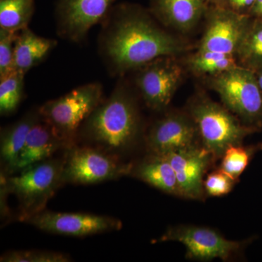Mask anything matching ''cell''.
Here are the masks:
<instances>
[{"mask_svg":"<svg viewBox=\"0 0 262 262\" xmlns=\"http://www.w3.org/2000/svg\"><path fill=\"white\" fill-rule=\"evenodd\" d=\"M149 8L115 5L101 22L98 53L108 73L123 77L163 56H178L188 45L158 24Z\"/></svg>","mask_w":262,"mask_h":262,"instance_id":"obj_1","label":"cell"},{"mask_svg":"<svg viewBox=\"0 0 262 262\" xmlns=\"http://www.w3.org/2000/svg\"><path fill=\"white\" fill-rule=\"evenodd\" d=\"M120 77L113 92L81 125L77 134L85 145L120 158L133 147L140 135L141 120L136 98Z\"/></svg>","mask_w":262,"mask_h":262,"instance_id":"obj_2","label":"cell"},{"mask_svg":"<svg viewBox=\"0 0 262 262\" xmlns=\"http://www.w3.org/2000/svg\"><path fill=\"white\" fill-rule=\"evenodd\" d=\"M62 158H52L8 177L1 175L2 189L18 202V220L24 222L46 210L48 201L63 185Z\"/></svg>","mask_w":262,"mask_h":262,"instance_id":"obj_3","label":"cell"},{"mask_svg":"<svg viewBox=\"0 0 262 262\" xmlns=\"http://www.w3.org/2000/svg\"><path fill=\"white\" fill-rule=\"evenodd\" d=\"M188 113L196 124L203 147L215 159L222 158L229 146L242 144L246 136L258 130L245 125L222 103L215 102L204 93L194 96Z\"/></svg>","mask_w":262,"mask_h":262,"instance_id":"obj_4","label":"cell"},{"mask_svg":"<svg viewBox=\"0 0 262 262\" xmlns=\"http://www.w3.org/2000/svg\"><path fill=\"white\" fill-rule=\"evenodd\" d=\"M103 100L100 82H90L39 106L43 121L62 139L77 144L81 125Z\"/></svg>","mask_w":262,"mask_h":262,"instance_id":"obj_5","label":"cell"},{"mask_svg":"<svg viewBox=\"0 0 262 262\" xmlns=\"http://www.w3.org/2000/svg\"><path fill=\"white\" fill-rule=\"evenodd\" d=\"M208 81L226 108L245 125L259 130L262 126V91L255 72L238 66Z\"/></svg>","mask_w":262,"mask_h":262,"instance_id":"obj_6","label":"cell"},{"mask_svg":"<svg viewBox=\"0 0 262 262\" xmlns=\"http://www.w3.org/2000/svg\"><path fill=\"white\" fill-rule=\"evenodd\" d=\"M132 165L94 146L75 144L65 150L62 182L89 185L115 180L129 176Z\"/></svg>","mask_w":262,"mask_h":262,"instance_id":"obj_7","label":"cell"},{"mask_svg":"<svg viewBox=\"0 0 262 262\" xmlns=\"http://www.w3.org/2000/svg\"><path fill=\"white\" fill-rule=\"evenodd\" d=\"M177 57H160L135 70L136 89L154 111L166 110L184 80V67Z\"/></svg>","mask_w":262,"mask_h":262,"instance_id":"obj_8","label":"cell"},{"mask_svg":"<svg viewBox=\"0 0 262 262\" xmlns=\"http://www.w3.org/2000/svg\"><path fill=\"white\" fill-rule=\"evenodd\" d=\"M116 0H57V34L73 43L83 42L89 31L101 24Z\"/></svg>","mask_w":262,"mask_h":262,"instance_id":"obj_9","label":"cell"},{"mask_svg":"<svg viewBox=\"0 0 262 262\" xmlns=\"http://www.w3.org/2000/svg\"><path fill=\"white\" fill-rule=\"evenodd\" d=\"M204 19L206 26L198 50L235 56L252 18L225 7L209 5Z\"/></svg>","mask_w":262,"mask_h":262,"instance_id":"obj_10","label":"cell"},{"mask_svg":"<svg viewBox=\"0 0 262 262\" xmlns=\"http://www.w3.org/2000/svg\"><path fill=\"white\" fill-rule=\"evenodd\" d=\"M168 241L181 243L187 249V257L199 261L227 259L242 246L241 243L225 238L213 229L192 225L168 229L158 242Z\"/></svg>","mask_w":262,"mask_h":262,"instance_id":"obj_11","label":"cell"},{"mask_svg":"<svg viewBox=\"0 0 262 262\" xmlns=\"http://www.w3.org/2000/svg\"><path fill=\"white\" fill-rule=\"evenodd\" d=\"M36 228L71 237H86L93 234L118 231L121 221L107 215L85 213H61L45 210L24 221Z\"/></svg>","mask_w":262,"mask_h":262,"instance_id":"obj_12","label":"cell"},{"mask_svg":"<svg viewBox=\"0 0 262 262\" xmlns=\"http://www.w3.org/2000/svg\"><path fill=\"white\" fill-rule=\"evenodd\" d=\"M198 127L189 113L172 112L157 120L146 136L150 153L165 155L198 145Z\"/></svg>","mask_w":262,"mask_h":262,"instance_id":"obj_13","label":"cell"},{"mask_svg":"<svg viewBox=\"0 0 262 262\" xmlns=\"http://www.w3.org/2000/svg\"><path fill=\"white\" fill-rule=\"evenodd\" d=\"M174 169L181 196L201 199L204 194V177L213 159L210 151L199 145L163 155Z\"/></svg>","mask_w":262,"mask_h":262,"instance_id":"obj_14","label":"cell"},{"mask_svg":"<svg viewBox=\"0 0 262 262\" xmlns=\"http://www.w3.org/2000/svg\"><path fill=\"white\" fill-rule=\"evenodd\" d=\"M208 0H149L151 14L165 27L186 34L204 18Z\"/></svg>","mask_w":262,"mask_h":262,"instance_id":"obj_15","label":"cell"},{"mask_svg":"<svg viewBox=\"0 0 262 262\" xmlns=\"http://www.w3.org/2000/svg\"><path fill=\"white\" fill-rule=\"evenodd\" d=\"M75 144H77L62 139L41 119L27 136L19 157L15 173L34 164L49 159L58 151L70 149Z\"/></svg>","mask_w":262,"mask_h":262,"instance_id":"obj_16","label":"cell"},{"mask_svg":"<svg viewBox=\"0 0 262 262\" xmlns=\"http://www.w3.org/2000/svg\"><path fill=\"white\" fill-rule=\"evenodd\" d=\"M41 119L39 108H33L18 121L1 129L0 165L2 176L8 177L15 173L19 157L27 136Z\"/></svg>","mask_w":262,"mask_h":262,"instance_id":"obj_17","label":"cell"},{"mask_svg":"<svg viewBox=\"0 0 262 262\" xmlns=\"http://www.w3.org/2000/svg\"><path fill=\"white\" fill-rule=\"evenodd\" d=\"M129 176L164 192L181 196L175 171L165 155L150 153L140 163L132 165Z\"/></svg>","mask_w":262,"mask_h":262,"instance_id":"obj_18","label":"cell"},{"mask_svg":"<svg viewBox=\"0 0 262 262\" xmlns=\"http://www.w3.org/2000/svg\"><path fill=\"white\" fill-rule=\"evenodd\" d=\"M57 42L55 39L37 35L29 27L22 29L15 43L14 70L26 75L47 58Z\"/></svg>","mask_w":262,"mask_h":262,"instance_id":"obj_19","label":"cell"},{"mask_svg":"<svg viewBox=\"0 0 262 262\" xmlns=\"http://www.w3.org/2000/svg\"><path fill=\"white\" fill-rule=\"evenodd\" d=\"M238 66L233 55L200 50L188 57L186 61L187 70L193 75L207 78L221 75Z\"/></svg>","mask_w":262,"mask_h":262,"instance_id":"obj_20","label":"cell"},{"mask_svg":"<svg viewBox=\"0 0 262 262\" xmlns=\"http://www.w3.org/2000/svg\"><path fill=\"white\" fill-rule=\"evenodd\" d=\"M235 58L241 67L258 72L262 70V20L251 19Z\"/></svg>","mask_w":262,"mask_h":262,"instance_id":"obj_21","label":"cell"},{"mask_svg":"<svg viewBox=\"0 0 262 262\" xmlns=\"http://www.w3.org/2000/svg\"><path fill=\"white\" fill-rule=\"evenodd\" d=\"M35 11V0H0V29L18 32L28 27Z\"/></svg>","mask_w":262,"mask_h":262,"instance_id":"obj_22","label":"cell"},{"mask_svg":"<svg viewBox=\"0 0 262 262\" xmlns=\"http://www.w3.org/2000/svg\"><path fill=\"white\" fill-rule=\"evenodd\" d=\"M24 74L13 71L0 79V114L9 116L18 110L24 96Z\"/></svg>","mask_w":262,"mask_h":262,"instance_id":"obj_23","label":"cell"},{"mask_svg":"<svg viewBox=\"0 0 262 262\" xmlns=\"http://www.w3.org/2000/svg\"><path fill=\"white\" fill-rule=\"evenodd\" d=\"M254 150L255 148L244 147L241 144L229 146L222 155L221 170L237 182L248 166Z\"/></svg>","mask_w":262,"mask_h":262,"instance_id":"obj_24","label":"cell"},{"mask_svg":"<svg viewBox=\"0 0 262 262\" xmlns=\"http://www.w3.org/2000/svg\"><path fill=\"white\" fill-rule=\"evenodd\" d=\"M70 255L61 252L41 250L10 251L3 253L1 262H69L72 261Z\"/></svg>","mask_w":262,"mask_h":262,"instance_id":"obj_25","label":"cell"},{"mask_svg":"<svg viewBox=\"0 0 262 262\" xmlns=\"http://www.w3.org/2000/svg\"><path fill=\"white\" fill-rule=\"evenodd\" d=\"M18 32L0 29V79L4 78L15 70V43Z\"/></svg>","mask_w":262,"mask_h":262,"instance_id":"obj_26","label":"cell"},{"mask_svg":"<svg viewBox=\"0 0 262 262\" xmlns=\"http://www.w3.org/2000/svg\"><path fill=\"white\" fill-rule=\"evenodd\" d=\"M235 183L236 181L220 169L208 174L204 180V190L210 196H223L232 191Z\"/></svg>","mask_w":262,"mask_h":262,"instance_id":"obj_27","label":"cell"},{"mask_svg":"<svg viewBox=\"0 0 262 262\" xmlns=\"http://www.w3.org/2000/svg\"><path fill=\"white\" fill-rule=\"evenodd\" d=\"M256 0H225V8L241 15H249Z\"/></svg>","mask_w":262,"mask_h":262,"instance_id":"obj_28","label":"cell"},{"mask_svg":"<svg viewBox=\"0 0 262 262\" xmlns=\"http://www.w3.org/2000/svg\"><path fill=\"white\" fill-rule=\"evenodd\" d=\"M249 15L252 18L262 20V0L255 1Z\"/></svg>","mask_w":262,"mask_h":262,"instance_id":"obj_29","label":"cell"},{"mask_svg":"<svg viewBox=\"0 0 262 262\" xmlns=\"http://www.w3.org/2000/svg\"><path fill=\"white\" fill-rule=\"evenodd\" d=\"M225 0H208L209 5H214V6H223L225 4Z\"/></svg>","mask_w":262,"mask_h":262,"instance_id":"obj_30","label":"cell"},{"mask_svg":"<svg viewBox=\"0 0 262 262\" xmlns=\"http://www.w3.org/2000/svg\"><path fill=\"white\" fill-rule=\"evenodd\" d=\"M255 74H256V78H257L258 80V83L259 84L260 89H261L262 91V70L255 72Z\"/></svg>","mask_w":262,"mask_h":262,"instance_id":"obj_31","label":"cell"}]
</instances>
